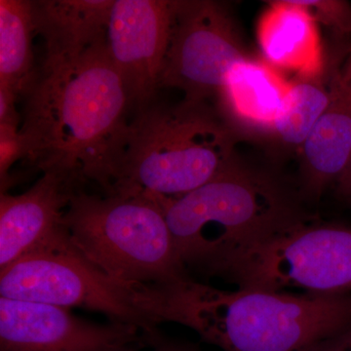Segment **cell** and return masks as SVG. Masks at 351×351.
I'll list each match as a JSON object with an SVG mask.
<instances>
[{
  "instance_id": "5bb4252c",
  "label": "cell",
  "mask_w": 351,
  "mask_h": 351,
  "mask_svg": "<svg viewBox=\"0 0 351 351\" xmlns=\"http://www.w3.org/2000/svg\"><path fill=\"white\" fill-rule=\"evenodd\" d=\"M316 24L295 0L269 2L258 25V44L267 63L295 71L300 78L323 75L325 60Z\"/></svg>"
},
{
  "instance_id": "ac0fdd59",
  "label": "cell",
  "mask_w": 351,
  "mask_h": 351,
  "mask_svg": "<svg viewBox=\"0 0 351 351\" xmlns=\"http://www.w3.org/2000/svg\"><path fill=\"white\" fill-rule=\"evenodd\" d=\"M317 23L339 36H351V4L345 0H295Z\"/></svg>"
},
{
  "instance_id": "4fadbf2b",
  "label": "cell",
  "mask_w": 351,
  "mask_h": 351,
  "mask_svg": "<svg viewBox=\"0 0 351 351\" xmlns=\"http://www.w3.org/2000/svg\"><path fill=\"white\" fill-rule=\"evenodd\" d=\"M114 0L32 1L36 34L45 43L43 63H64L107 40Z\"/></svg>"
},
{
  "instance_id": "9c48e42d",
  "label": "cell",
  "mask_w": 351,
  "mask_h": 351,
  "mask_svg": "<svg viewBox=\"0 0 351 351\" xmlns=\"http://www.w3.org/2000/svg\"><path fill=\"white\" fill-rule=\"evenodd\" d=\"M134 325L99 324L69 308L0 297V351H127L149 346Z\"/></svg>"
},
{
  "instance_id": "44dd1931",
  "label": "cell",
  "mask_w": 351,
  "mask_h": 351,
  "mask_svg": "<svg viewBox=\"0 0 351 351\" xmlns=\"http://www.w3.org/2000/svg\"><path fill=\"white\" fill-rule=\"evenodd\" d=\"M151 351H200L195 345L184 341H174L163 337L158 330L152 332L149 337V346ZM127 351H140V348Z\"/></svg>"
},
{
  "instance_id": "603a6c76",
  "label": "cell",
  "mask_w": 351,
  "mask_h": 351,
  "mask_svg": "<svg viewBox=\"0 0 351 351\" xmlns=\"http://www.w3.org/2000/svg\"><path fill=\"white\" fill-rule=\"evenodd\" d=\"M337 184H338L339 195L345 197L346 199L351 201V158L348 167L337 181Z\"/></svg>"
},
{
  "instance_id": "2e32d148",
  "label": "cell",
  "mask_w": 351,
  "mask_h": 351,
  "mask_svg": "<svg viewBox=\"0 0 351 351\" xmlns=\"http://www.w3.org/2000/svg\"><path fill=\"white\" fill-rule=\"evenodd\" d=\"M29 0H0V85L24 97L38 69L34 66L36 36Z\"/></svg>"
},
{
  "instance_id": "9a60e30c",
  "label": "cell",
  "mask_w": 351,
  "mask_h": 351,
  "mask_svg": "<svg viewBox=\"0 0 351 351\" xmlns=\"http://www.w3.org/2000/svg\"><path fill=\"white\" fill-rule=\"evenodd\" d=\"M291 83L267 63L245 60L226 78L218 97L219 113L237 134H272Z\"/></svg>"
},
{
  "instance_id": "6da1fadb",
  "label": "cell",
  "mask_w": 351,
  "mask_h": 351,
  "mask_svg": "<svg viewBox=\"0 0 351 351\" xmlns=\"http://www.w3.org/2000/svg\"><path fill=\"white\" fill-rule=\"evenodd\" d=\"M24 160L83 189L112 195L121 177L131 104L108 41L73 61L43 63L24 95Z\"/></svg>"
},
{
  "instance_id": "3957f363",
  "label": "cell",
  "mask_w": 351,
  "mask_h": 351,
  "mask_svg": "<svg viewBox=\"0 0 351 351\" xmlns=\"http://www.w3.org/2000/svg\"><path fill=\"white\" fill-rule=\"evenodd\" d=\"M186 269L218 276L253 247L311 219L276 178L237 161L180 197H156Z\"/></svg>"
},
{
  "instance_id": "cb8c5ba5",
  "label": "cell",
  "mask_w": 351,
  "mask_h": 351,
  "mask_svg": "<svg viewBox=\"0 0 351 351\" xmlns=\"http://www.w3.org/2000/svg\"><path fill=\"white\" fill-rule=\"evenodd\" d=\"M350 38H351V36H350Z\"/></svg>"
},
{
  "instance_id": "8fae6325",
  "label": "cell",
  "mask_w": 351,
  "mask_h": 351,
  "mask_svg": "<svg viewBox=\"0 0 351 351\" xmlns=\"http://www.w3.org/2000/svg\"><path fill=\"white\" fill-rule=\"evenodd\" d=\"M76 188L61 176L44 173L19 195L0 193V271L62 232Z\"/></svg>"
},
{
  "instance_id": "30bf717a",
  "label": "cell",
  "mask_w": 351,
  "mask_h": 351,
  "mask_svg": "<svg viewBox=\"0 0 351 351\" xmlns=\"http://www.w3.org/2000/svg\"><path fill=\"white\" fill-rule=\"evenodd\" d=\"M173 1L114 0L108 49L135 112L154 101L169 48Z\"/></svg>"
},
{
  "instance_id": "5b68a950",
  "label": "cell",
  "mask_w": 351,
  "mask_h": 351,
  "mask_svg": "<svg viewBox=\"0 0 351 351\" xmlns=\"http://www.w3.org/2000/svg\"><path fill=\"white\" fill-rule=\"evenodd\" d=\"M63 225L87 260L129 287L189 277L154 196L99 195L82 189L71 198Z\"/></svg>"
},
{
  "instance_id": "8992f818",
  "label": "cell",
  "mask_w": 351,
  "mask_h": 351,
  "mask_svg": "<svg viewBox=\"0 0 351 351\" xmlns=\"http://www.w3.org/2000/svg\"><path fill=\"white\" fill-rule=\"evenodd\" d=\"M219 276L239 288L351 294V226L304 221L245 252Z\"/></svg>"
},
{
  "instance_id": "ba28073f",
  "label": "cell",
  "mask_w": 351,
  "mask_h": 351,
  "mask_svg": "<svg viewBox=\"0 0 351 351\" xmlns=\"http://www.w3.org/2000/svg\"><path fill=\"white\" fill-rule=\"evenodd\" d=\"M249 58L225 3L173 1L170 43L160 88H178L186 100L217 98L232 69Z\"/></svg>"
},
{
  "instance_id": "d6986e66",
  "label": "cell",
  "mask_w": 351,
  "mask_h": 351,
  "mask_svg": "<svg viewBox=\"0 0 351 351\" xmlns=\"http://www.w3.org/2000/svg\"><path fill=\"white\" fill-rule=\"evenodd\" d=\"M21 127L0 124V179L1 193L12 184V177L9 174L14 163L24 159V145L20 133Z\"/></svg>"
},
{
  "instance_id": "7c38bea8",
  "label": "cell",
  "mask_w": 351,
  "mask_h": 351,
  "mask_svg": "<svg viewBox=\"0 0 351 351\" xmlns=\"http://www.w3.org/2000/svg\"><path fill=\"white\" fill-rule=\"evenodd\" d=\"M302 149V189L317 197L351 158V45L332 69L331 99Z\"/></svg>"
},
{
  "instance_id": "277c9868",
  "label": "cell",
  "mask_w": 351,
  "mask_h": 351,
  "mask_svg": "<svg viewBox=\"0 0 351 351\" xmlns=\"http://www.w3.org/2000/svg\"><path fill=\"white\" fill-rule=\"evenodd\" d=\"M237 137L208 101L184 99L173 106L152 101L130 121L114 193L188 195L237 162Z\"/></svg>"
},
{
  "instance_id": "7402d4cb",
  "label": "cell",
  "mask_w": 351,
  "mask_h": 351,
  "mask_svg": "<svg viewBox=\"0 0 351 351\" xmlns=\"http://www.w3.org/2000/svg\"><path fill=\"white\" fill-rule=\"evenodd\" d=\"M315 351H351V327L328 339Z\"/></svg>"
},
{
  "instance_id": "52a82bcc",
  "label": "cell",
  "mask_w": 351,
  "mask_h": 351,
  "mask_svg": "<svg viewBox=\"0 0 351 351\" xmlns=\"http://www.w3.org/2000/svg\"><path fill=\"white\" fill-rule=\"evenodd\" d=\"M0 297L64 308L80 307L144 332L157 329L134 304L131 288L87 260L71 243L64 228L0 271Z\"/></svg>"
},
{
  "instance_id": "7a4b0ae2",
  "label": "cell",
  "mask_w": 351,
  "mask_h": 351,
  "mask_svg": "<svg viewBox=\"0 0 351 351\" xmlns=\"http://www.w3.org/2000/svg\"><path fill=\"white\" fill-rule=\"evenodd\" d=\"M134 304L152 324L191 328L223 351H315L351 327V294L228 291L191 277L132 287Z\"/></svg>"
},
{
  "instance_id": "e0dca14e",
  "label": "cell",
  "mask_w": 351,
  "mask_h": 351,
  "mask_svg": "<svg viewBox=\"0 0 351 351\" xmlns=\"http://www.w3.org/2000/svg\"><path fill=\"white\" fill-rule=\"evenodd\" d=\"M323 75L291 83L272 130L284 145L302 147L326 110L331 99L332 71L326 82Z\"/></svg>"
},
{
  "instance_id": "ffe728a7",
  "label": "cell",
  "mask_w": 351,
  "mask_h": 351,
  "mask_svg": "<svg viewBox=\"0 0 351 351\" xmlns=\"http://www.w3.org/2000/svg\"><path fill=\"white\" fill-rule=\"evenodd\" d=\"M19 97L5 86L0 85V124L21 127L20 117L16 110Z\"/></svg>"
}]
</instances>
